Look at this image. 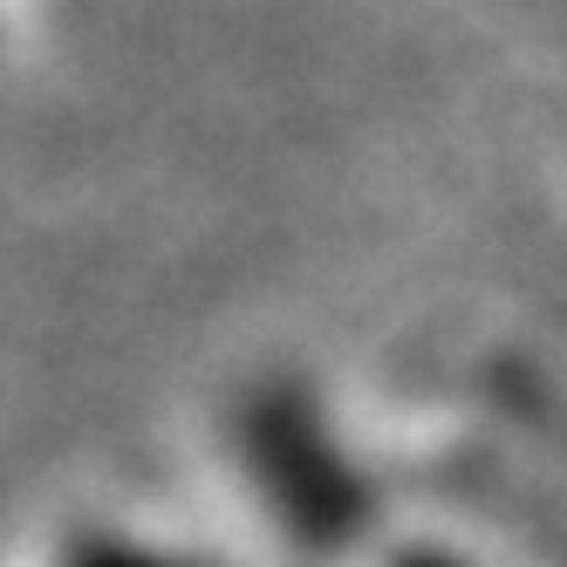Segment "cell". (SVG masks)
<instances>
[{"instance_id":"1","label":"cell","mask_w":567,"mask_h":567,"mask_svg":"<svg viewBox=\"0 0 567 567\" xmlns=\"http://www.w3.org/2000/svg\"><path fill=\"white\" fill-rule=\"evenodd\" d=\"M90 567H157V560H137V554H96Z\"/></svg>"},{"instance_id":"2","label":"cell","mask_w":567,"mask_h":567,"mask_svg":"<svg viewBox=\"0 0 567 567\" xmlns=\"http://www.w3.org/2000/svg\"><path fill=\"white\" fill-rule=\"evenodd\" d=\"M417 567H431V560H417Z\"/></svg>"}]
</instances>
